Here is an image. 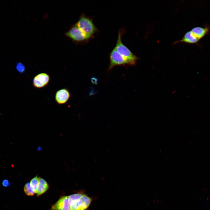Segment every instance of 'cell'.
Instances as JSON below:
<instances>
[{
	"mask_svg": "<svg viewBox=\"0 0 210 210\" xmlns=\"http://www.w3.org/2000/svg\"><path fill=\"white\" fill-rule=\"evenodd\" d=\"M76 24L90 38H93L97 31L92 20L84 14L80 16Z\"/></svg>",
	"mask_w": 210,
	"mask_h": 210,
	"instance_id": "6da1fadb",
	"label": "cell"
},
{
	"mask_svg": "<svg viewBox=\"0 0 210 210\" xmlns=\"http://www.w3.org/2000/svg\"><path fill=\"white\" fill-rule=\"evenodd\" d=\"M122 32L120 30L115 48L130 63V65L135 64L138 58L122 43L121 37Z\"/></svg>",
	"mask_w": 210,
	"mask_h": 210,
	"instance_id": "7a4b0ae2",
	"label": "cell"
},
{
	"mask_svg": "<svg viewBox=\"0 0 210 210\" xmlns=\"http://www.w3.org/2000/svg\"><path fill=\"white\" fill-rule=\"evenodd\" d=\"M65 35L76 42H83L90 38L76 24L65 33Z\"/></svg>",
	"mask_w": 210,
	"mask_h": 210,
	"instance_id": "3957f363",
	"label": "cell"
},
{
	"mask_svg": "<svg viewBox=\"0 0 210 210\" xmlns=\"http://www.w3.org/2000/svg\"><path fill=\"white\" fill-rule=\"evenodd\" d=\"M110 64L109 67V70L116 66L125 64L130 65L129 62L121 55L115 48L110 53Z\"/></svg>",
	"mask_w": 210,
	"mask_h": 210,
	"instance_id": "277c9868",
	"label": "cell"
},
{
	"mask_svg": "<svg viewBox=\"0 0 210 210\" xmlns=\"http://www.w3.org/2000/svg\"><path fill=\"white\" fill-rule=\"evenodd\" d=\"M50 77L46 73H41L36 75L33 81V85L35 88H41L47 85L49 82Z\"/></svg>",
	"mask_w": 210,
	"mask_h": 210,
	"instance_id": "5b68a950",
	"label": "cell"
},
{
	"mask_svg": "<svg viewBox=\"0 0 210 210\" xmlns=\"http://www.w3.org/2000/svg\"><path fill=\"white\" fill-rule=\"evenodd\" d=\"M91 199L86 195L83 194L78 202L71 207V210H86L89 206Z\"/></svg>",
	"mask_w": 210,
	"mask_h": 210,
	"instance_id": "8992f818",
	"label": "cell"
},
{
	"mask_svg": "<svg viewBox=\"0 0 210 210\" xmlns=\"http://www.w3.org/2000/svg\"><path fill=\"white\" fill-rule=\"evenodd\" d=\"M52 210H71L69 202L68 196L62 197L51 208Z\"/></svg>",
	"mask_w": 210,
	"mask_h": 210,
	"instance_id": "52a82bcc",
	"label": "cell"
},
{
	"mask_svg": "<svg viewBox=\"0 0 210 210\" xmlns=\"http://www.w3.org/2000/svg\"><path fill=\"white\" fill-rule=\"evenodd\" d=\"M70 96V93L68 90L64 88L56 92L55 99L57 103L59 104H62L66 103L69 99Z\"/></svg>",
	"mask_w": 210,
	"mask_h": 210,
	"instance_id": "ba28073f",
	"label": "cell"
},
{
	"mask_svg": "<svg viewBox=\"0 0 210 210\" xmlns=\"http://www.w3.org/2000/svg\"><path fill=\"white\" fill-rule=\"evenodd\" d=\"M209 31L207 27H196L192 29L191 32L195 37L200 40L208 33Z\"/></svg>",
	"mask_w": 210,
	"mask_h": 210,
	"instance_id": "9c48e42d",
	"label": "cell"
},
{
	"mask_svg": "<svg viewBox=\"0 0 210 210\" xmlns=\"http://www.w3.org/2000/svg\"><path fill=\"white\" fill-rule=\"evenodd\" d=\"M49 186L47 182L43 178L38 177V185L37 188V196L45 193L48 189Z\"/></svg>",
	"mask_w": 210,
	"mask_h": 210,
	"instance_id": "30bf717a",
	"label": "cell"
},
{
	"mask_svg": "<svg viewBox=\"0 0 210 210\" xmlns=\"http://www.w3.org/2000/svg\"><path fill=\"white\" fill-rule=\"evenodd\" d=\"M199 40L193 35L191 31H190L186 32L182 39L178 42L194 43L197 42Z\"/></svg>",
	"mask_w": 210,
	"mask_h": 210,
	"instance_id": "8fae6325",
	"label": "cell"
},
{
	"mask_svg": "<svg viewBox=\"0 0 210 210\" xmlns=\"http://www.w3.org/2000/svg\"><path fill=\"white\" fill-rule=\"evenodd\" d=\"M83 195L82 193H77L68 196L69 202L71 207L78 202Z\"/></svg>",
	"mask_w": 210,
	"mask_h": 210,
	"instance_id": "7c38bea8",
	"label": "cell"
},
{
	"mask_svg": "<svg viewBox=\"0 0 210 210\" xmlns=\"http://www.w3.org/2000/svg\"><path fill=\"white\" fill-rule=\"evenodd\" d=\"M38 177L37 176L33 178L31 181L30 185L34 193H37V188L38 185Z\"/></svg>",
	"mask_w": 210,
	"mask_h": 210,
	"instance_id": "4fadbf2b",
	"label": "cell"
},
{
	"mask_svg": "<svg viewBox=\"0 0 210 210\" xmlns=\"http://www.w3.org/2000/svg\"><path fill=\"white\" fill-rule=\"evenodd\" d=\"M24 190L25 194L28 196H32L34 194V192L30 185V183H27L25 184Z\"/></svg>",
	"mask_w": 210,
	"mask_h": 210,
	"instance_id": "5bb4252c",
	"label": "cell"
},
{
	"mask_svg": "<svg viewBox=\"0 0 210 210\" xmlns=\"http://www.w3.org/2000/svg\"><path fill=\"white\" fill-rule=\"evenodd\" d=\"M16 68L17 70L21 73H23L25 69L24 66L21 63H18L17 64Z\"/></svg>",
	"mask_w": 210,
	"mask_h": 210,
	"instance_id": "9a60e30c",
	"label": "cell"
},
{
	"mask_svg": "<svg viewBox=\"0 0 210 210\" xmlns=\"http://www.w3.org/2000/svg\"><path fill=\"white\" fill-rule=\"evenodd\" d=\"M3 186L5 187H9L10 186V184L9 181L7 179H4L2 181Z\"/></svg>",
	"mask_w": 210,
	"mask_h": 210,
	"instance_id": "2e32d148",
	"label": "cell"
},
{
	"mask_svg": "<svg viewBox=\"0 0 210 210\" xmlns=\"http://www.w3.org/2000/svg\"><path fill=\"white\" fill-rule=\"evenodd\" d=\"M91 81L94 84H96L97 82V80L95 78H91Z\"/></svg>",
	"mask_w": 210,
	"mask_h": 210,
	"instance_id": "e0dca14e",
	"label": "cell"
}]
</instances>
